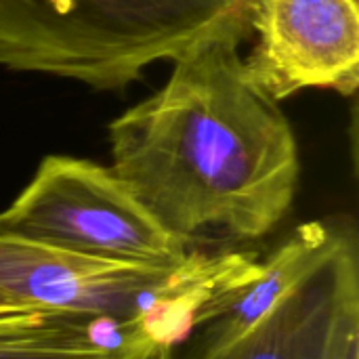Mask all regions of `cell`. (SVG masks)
<instances>
[{"mask_svg":"<svg viewBox=\"0 0 359 359\" xmlns=\"http://www.w3.org/2000/svg\"><path fill=\"white\" fill-rule=\"evenodd\" d=\"M248 13L172 59L168 82L109 124L111 172L175 238L259 240L288 215L299 145L278 101L246 74Z\"/></svg>","mask_w":359,"mask_h":359,"instance_id":"obj_1","label":"cell"},{"mask_svg":"<svg viewBox=\"0 0 359 359\" xmlns=\"http://www.w3.org/2000/svg\"><path fill=\"white\" fill-rule=\"evenodd\" d=\"M255 252H189L170 267L78 257L0 233V292L13 303L76 313L130 330L160 359L183 347L257 280Z\"/></svg>","mask_w":359,"mask_h":359,"instance_id":"obj_2","label":"cell"},{"mask_svg":"<svg viewBox=\"0 0 359 359\" xmlns=\"http://www.w3.org/2000/svg\"><path fill=\"white\" fill-rule=\"evenodd\" d=\"M250 0H0V65L118 90Z\"/></svg>","mask_w":359,"mask_h":359,"instance_id":"obj_3","label":"cell"},{"mask_svg":"<svg viewBox=\"0 0 359 359\" xmlns=\"http://www.w3.org/2000/svg\"><path fill=\"white\" fill-rule=\"evenodd\" d=\"M0 233L86 259L170 267L189 246L166 231L105 166L46 156L0 212Z\"/></svg>","mask_w":359,"mask_h":359,"instance_id":"obj_4","label":"cell"},{"mask_svg":"<svg viewBox=\"0 0 359 359\" xmlns=\"http://www.w3.org/2000/svg\"><path fill=\"white\" fill-rule=\"evenodd\" d=\"M248 23L259 40L244 69L273 101L303 88L358 90V0H250Z\"/></svg>","mask_w":359,"mask_h":359,"instance_id":"obj_5","label":"cell"},{"mask_svg":"<svg viewBox=\"0 0 359 359\" xmlns=\"http://www.w3.org/2000/svg\"><path fill=\"white\" fill-rule=\"evenodd\" d=\"M347 240L345 231L324 223L301 225L263 261L257 280L242 288L210 322L198 328L170 359H206L236 345L305 280L332 261Z\"/></svg>","mask_w":359,"mask_h":359,"instance_id":"obj_6","label":"cell"},{"mask_svg":"<svg viewBox=\"0 0 359 359\" xmlns=\"http://www.w3.org/2000/svg\"><path fill=\"white\" fill-rule=\"evenodd\" d=\"M353 238L229 349L206 359H322L339 271Z\"/></svg>","mask_w":359,"mask_h":359,"instance_id":"obj_7","label":"cell"},{"mask_svg":"<svg viewBox=\"0 0 359 359\" xmlns=\"http://www.w3.org/2000/svg\"><path fill=\"white\" fill-rule=\"evenodd\" d=\"M322 359H359V271L355 244L343 257Z\"/></svg>","mask_w":359,"mask_h":359,"instance_id":"obj_8","label":"cell"},{"mask_svg":"<svg viewBox=\"0 0 359 359\" xmlns=\"http://www.w3.org/2000/svg\"><path fill=\"white\" fill-rule=\"evenodd\" d=\"M15 311H38V309H27V307H21V305L13 303L8 297H4V294L0 292V316H4V313H15Z\"/></svg>","mask_w":359,"mask_h":359,"instance_id":"obj_9","label":"cell"}]
</instances>
